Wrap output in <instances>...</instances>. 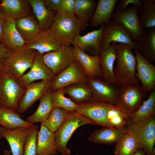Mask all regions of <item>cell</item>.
I'll use <instances>...</instances> for the list:
<instances>
[{
    "label": "cell",
    "instance_id": "6da1fadb",
    "mask_svg": "<svg viewBox=\"0 0 155 155\" xmlns=\"http://www.w3.org/2000/svg\"><path fill=\"white\" fill-rule=\"evenodd\" d=\"M132 49L127 44L116 43V65L114 74L121 86L138 84L135 76L136 60Z\"/></svg>",
    "mask_w": 155,
    "mask_h": 155
},
{
    "label": "cell",
    "instance_id": "7a4b0ae2",
    "mask_svg": "<svg viewBox=\"0 0 155 155\" xmlns=\"http://www.w3.org/2000/svg\"><path fill=\"white\" fill-rule=\"evenodd\" d=\"M127 133L131 134L136 141L138 150H142L147 155H155V115L138 123L127 120Z\"/></svg>",
    "mask_w": 155,
    "mask_h": 155
},
{
    "label": "cell",
    "instance_id": "3957f363",
    "mask_svg": "<svg viewBox=\"0 0 155 155\" xmlns=\"http://www.w3.org/2000/svg\"><path fill=\"white\" fill-rule=\"evenodd\" d=\"M88 124L98 125L93 120L76 111L69 112L63 124L54 133L58 152L63 155L70 154L71 151L67 147V144L72 134L79 127Z\"/></svg>",
    "mask_w": 155,
    "mask_h": 155
},
{
    "label": "cell",
    "instance_id": "277c9868",
    "mask_svg": "<svg viewBox=\"0 0 155 155\" xmlns=\"http://www.w3.org/2000/svg\"><path fill=\"white\" fill-rule=\"evenodd\" d=\"M88 25L75 16L69 17L57 13L50 28L61 45L70 46L76 35L86 30Z\"/></svg>",
    "mask_w": 155,
    "mask_h": 155
},
{
    "label": "cell",
    "instance_id": "5b68a950",
    "mask_svg": "<svg viewBox=\"0 0 155 155\" xmlns=\"http://www.w3.org/2000/svg\"><path fill=\"white\" fill-rule=\"evenodd\" d=\"M37 51L22 48L10 52L3 62L4 73L17 79L31 67Z\"/></svg>",
    "mask_w": 155,
    "mask_h": 155
},
{
    "label": "cell",
    "instance_id": "8992f818",
    "mask_svg": "<svg viewBox=\"0 0 155 155\" xmlns=\"http://www.w3.org/2000/svg\"><path fill=\"white\" fill-rule=\"evenodd\" d=\"M148 93L141 85L121 86L116 106L130 118L142 104Z\"/></svg>",
    "mask_w": 155,
    "mask_h": 155
},
{
    "label": "cell",
    "instance_id": "52a82bcc",
    "mask_svg": "<svg viewBox=\"0 0 155 155\" xmlns=\"http://www.w3.org/2000/svg\"><path fill=\"white\" fill-rule=\"evenodd\" d=\"M25 88L16 79L3 72L0 73V106L16 111Z\"/></svg>",
    "mask_w": 155,
    "mask_h": 155
},
{
    "label": "cell",
    "instance_id": "ba28073f",
    "mask_svg": "<svg viewBox=\"0 0 155 155\" xmlns=\"http://www.w3.org/2000/svg\"><path fill=\"white\" fill-rule=\"evenodd\" d=\"M133 40L131 34L125 27L111 20L108 24L105 25L101 51L108 48L112 42L127 44L132 49H137V44Z\"/></svg>",
    "mask_w": 155,
    "mask_h": 155
},
{
    "label": "cell",
    "instance_id": "9c48e42d",
    "mask_svg": "<svg viewBox=\"0 0 155 155\" xmlns=\"http://www.w3.org/2000/svg\"><path fill=\"white\" fill-rule=\"evenodd\" d=\"M87 83L94 100L116 106L120 88L117 86H120L100 78H88Z\"/></svg>",
    "mask_w": 155,
    "mask_h": 155
},
{
    "label": "cell",
    "instance_id": "30bf717a",
    "mask_svg": "<svg viewBox=\"0 0 155 155\" xmlns=\"http://www.w3.org/2000/svg\"><path fill=\"white\" fill-rule=\"evenodd\" d=\"M115 106L93 100L77 104L75 111L93 120L98 125L113 128L108 123L107 115L108 111Z\"/></svg>",
    "mask_w": 155,
    "mask_h": 155
},
{
    "label": "cell",
    "instance_id": "8fae6325",
    "mask_svg": "<svg viewBox=\"0 0 155 155\" xmlns=\"http://www.w3.org/2000/svg\"><path fill=\"white\" fill-rule=\"evenodd\" d=\"M53 82L40 81L32 83L26 87L17 104L16 110L18 113H25L49 90Z\"/></svg>",
    "mask_w": 155,
    "mask_h": 155
},
{
    "label": "cell",
    "instance_id": "7c38bea8",
    "mask_svg": "<svg viewBox=\"0 0 155 155\" xmlns=\"http://www.w3.org/2000/svg\"><path fill=\"white\" fill-rule=\"evenodd\" d=\"M43 59L55 75L68 67L75 60L72 48L63 45L56 50L43 54Z\"/></svg>",
    "mask_w": 155,
    "mask_h": 155
},
{
    "label": "cell",
    "instance_id": "4fadbf2b",
    "mask_svg": "<svg viewBox=\"0 0 155 155\" xmlns=\"http://www.w3.org/2000/svg\"><path fill=\"white\" fill-rule=\"evenodd\" d=\"M140 8L132 5L124 11H114L111 18L112 20L123 26L129 32L136 43L144 31L139 19Z\"/></svg>",
    "mask_w": 155,
    "mask_h": 155
},
{
    "label": "cell",
    "instance_id": "5bb4252c",
    "mask_svg": "<svg viewBox=\"0 0 155 155\" xmlns=\"http://www.w3.org/2000/svg\"><path fill=\"white\" fill-rule=\"evenodd\" d=\"M55 77V75L44 63L43 55L37 52L29 71L16 80L19 84L25 88L31 83L37 80L53 82Z\"/></svg>",
    "mask_w": 155,
    "mask_h": 155
},
{
    "label": "cell",
    "instance_id": "9a60e30c",
    "mask_svg": "<svg viewBox=\"0 0 155 155\" xmlns=\"http://www.w3.org/2000/svg\"><path fill=\"white\" fill-rule=\"evenodd\" d=\"M87 79L81 67L74 60L68 67L55 75L51 89L53 90L75 84L87 83Z\"/></svg>",
    "mask_w": 155,
    "mask_h": 155
},
{
    "label": "cell",
    "instance_id": "2e32d148",
    "mask_svg": "<svg viewBox=\"0 0 155 155\" xmlns=\"http://www.w3.org/2000/svg\"><path fill=\"white\" fill-rule=\"evenodd\" d=\"M136 60L135 75L143 89L150 93L155 90V66L145 59L139 50H134Z\"/></svg>",
    "mask_w": 155,
    "mask_h": 155
},
{
    "label": "cell",
    "instance_id": "e0dca14e",
    "mask_svg": "<svg viewBox=\"0 0 155 155\" xmlns=\"http://www.w3.org/2000/svg\"><path fill=\"white\" fill-rule=\"evenodd\" d=\"M75 60L83 70L87 78H101L99 55H90L75 45L72 48Z\"/></svg>",
    "mask_w": 155,
    "mask_h": 155
},
{
    "label": "cell",
    "instance_id": "ac0fdd59",
    "mask_svg": "<svg viewBox=\"0 0 155 155\" xmlns=\"http://www.w3.org/2000/svg\"><path fill=\"white\" fill-rule=\"evenodd\" d=\"M61 45L50 28L41 31L34 39L26 43L23 48L35 50L43 55L57 50Z\"/></svg>",
    "mask_w": 155,
    "mask_h": 155
},
{
    "label": "cell",
    "instance_id": "d6986e66",
    "mask_svg": "<svg viewBox=\"0 0 155 155\" xmlns=\"http://www.w3.org/2000/svg\"><path fill=\"white\" fill-rule=\"evenodd\" d=\"M105 26V24H101L98 29L93 30L84 35H80V33L77 34L72 44L84 51H89L94 55H99Z\"/></svg>",
    "mask_w": 155,
    "mask_h": 155
},
{
    "label": "cell",
    "instance_id": "ffe728a7",
    "mask_svg": "<svg viewBox=\"0 0 155 155\" xmlns=\"http://www.w3.org/2000/svg\"><path fill=\"white\" fill-rule=\"evenodd\" d=\"M30 127H19L9 129L0 127L1 137L7 141L11 155H22L24 143Z\"/></svg>",
    "mask_w": 155,
    "mask_h": 155
},
{
    "label": "cell",
    "instance_id": "44dd1931",
    "mask_svg": "<svg viewBox=\"0 0 155 155\" xmlns=\"http://www.w3.org/2000/svg\"><path fill=\"white\" fill-rule=\"evenodd\" d=\"M0 10L6 19L15 21L32 13V8L28 0H1Z\"/></svg>",
    "mask_w": 155,
    "mask_h": 155
},
{
    "label": "cell",
    "instance_id": "7402d4cb",
    "mask_svg": "<svg viewBox=\"0 0 155 155\" xmlns=\"http://www.w3.org/2000/svg\"><path fill=\"white\" fill-rule=\"evenodd\" d=\"M112 42L107 48L101 51L100 64L102 71L101 78L103 80L119 86H121L114 74V64L116 60L115 44Z\"/></svg>",
    "mask_w": 155,
    "mask_h": 155
},
{
    "label": "cell",
    "instance_id": "603a6c76",
    "mask_svg": "<svg viewBox=\"0 0 155 155\" xmlns=\"http://www.w3.org/2000/svg\"><path fill=\"white\" fill-rule=\"evenodd\" d=\"M26 43L16 28V21L6 19L3 27L2 44L12 51L23 48Z\"/></svg>",
    "mask_w": 155,
    "mask_h": 155
},
{
    "label": "cell",
    "instance_id": "cb8c5ba5",
    "mask_svg": "<svg viewBox=\"0 0 155 155\" xmlns=\"http://www.w3.org/2000/svg\"><path fill=\"white\" fill-rule=\"evenodd\" d=\"M126 133V127L119 128L103 127L94 131L88 140L96 144L113 145L116 144Z\"/></svg>",
    "mask_w": 155,
    "mask_h": 155
},
{
    "label": "cell",
    "instance_id": "d4e9b609",
    "mask_svg": "<svg viewBox=\"0 0 155 155\" xmlns=\"http://www.w3.org/2000/svg\"><path fill=\"white\" fill-rule=\"evenodd\" d=\"M117 1V0H99L91 20V27H98L103 24H108L111 20Z\"/></svg>",
    "mask_w": 155,
    "mask_h": 155
},
{
    "label": "cell",
    "instance_id": "484cf974",
    "mask_svg": "<svg viewBox=\"0 0 155 155\" xmlns=\"http://www.w3.org/2000/svg\"><path fill=\"white\" fill-rule=\"evenodd\" d=\"M136 43L137 49L142 56L150 63L155 61V27L145 30Z\"/></svg>",
    "mask_w": 155,
    "mask_h": 155
},
{
    "label": "cell",
    "instance_id": "4316f807",
    "mask_svg": "<svg viewBox=\"0 0 155 155\" xmlns=\"http://www.w3.org/2000/svg\"><path fill=\"white\" fill-rule=\"evenodd\" d=\"M28 0L38 22L40 30L43 31L51 28L56 14L46 8L44 0Z\"/></svg>",
    "mask_w": 155,
    "mask_h": 155
},
{
    "label": "cell",
    "instance_id": "83f0119b",
    "mask_svg": "<svg viewBox=\"0 0 155 155\" xmlns=\"http://www.w3.org/2000/svg\"><path fill=\"white\" fill-rule=\"evenodd\" d=\"M58 152L54 133L41 124L37 137V155H56Z\"/></svg>",
    "mask_w": 155,
    "mask_h": 155
},
{
    "label": "cell",
    "instance_id": "f1b7e54d",
    "mask_svg": "<svg viewBox=\"0 0 155 155\" xmlns=\"http://www.w3.org/2000/svg\"><path fill=\"white\" fill-rule=\"evenodd\" d=\"M16 28L24 40L27 42L36 37L41 31L34 14L16 21Z\"/></svg>",
    "mask_w": 155,
    "mask_h": 155
},
{
    "label": "cell",
    "instance_id": "f546056e",
    "mask_svg": "<svg viewBox=\"0 0 155 155\" xmlns=\"http://www.w3.org/2000/svg\"><path fill=\"white\" fill-rule=\"evenodd\" d=\"M51 89L49 90L40 99V104L37 109L32 115L27 117L26 121L32 124L42 122L46 119L53 108L51 100Z\"/></svg>",
    "mask_w": 155,
    "mask_h": 155
},
{
    "label": "cell",
    "instance_id": "4dcf8cb0",
    "mask_svg": "<svg viewBox=\"0 0 155 155\" xmlns=\"http://www.w3.org/2000/svg\"><path fill=\"white\" fill-rule=\"evenodd\" d=\"M22 116L15 110L0 108V125L9 129L19 127H30L34 125L22 118Z\"/></svg>",
    "mask_w": 155,
    "mask_h": 155
},
{
    "label": "cell",
    "instance_id": "1f68e13d",
    "mask_svg": "<svg viewBox=\"0 0 155 155\" xmlns=\"http://www.w3.org/2000/svg\"><path fill=\"white\" fill-rule=\"evenodd\" d=\"M63 89L65 94L77 104L94 100L91 90L87 83L73 84Z\"/></svg>",
    "mask_w": 155,
    "mask_h": 155
},
{
    "label": "cell",
    "instance_id": "d6a6232c",
    "mask_svg": "<svg viewBox=\"0 0 155 155\" xmlns=\"http://www.w3.org/2000/svg\"><path fill=\"white\" fill-rule=\"evenodd\" d=\"M142 6L138 13L139 20L145 31L155 27V0H142Z\"/></svg>",
    "mask_w": 155,
    "mask_h": 155
},
{
    "label": "cell",
    "instance_id": "836d02e7",
    "mask_svg": "<svg viewBox=\"0 0 155 155\" xmlns=\"http://www.w3.org/2000/svg\"><path fill=\"white\" fill-rule=\"evenodd\" d=\"M149 94L147 99L130 116V119L133 122H141L155 115V90Z\"/></svg>",
    "mask_w": 155,
    "mask_h": 155
},
{
    "label": "cell",
    "instance_id": "e575fe53",
    "mask_svg": "<svg viewBox=\"0 0 155 155\" xmlns=\"http://www.w3.org/2000/svg\"><path fill=\"white\" fill-rule=\"evenodd\" d=\"M69 112L60 107H54L46 119L41 124L54 133L63 124Z\"/></svg>",
    "mask_w": 155,
    "mask_h": 155
},
{
    "label": "cell",
    "instance_id": "d590c367",
    "mask_svg": "<svg viewBox=\"0 0 155 155\" xmlns=\"http://www.w3.org/2000/svg\"><path fill=\"white\" fill-rule=\"evenodd\" d=\"M97 3L93 0H75V15L81 21L88 23L92 18Z\"/></svg>",
    "mask_w": 155,
    "mask_h": 155
},
{
    "label": "cell",
    "instance_id": "8d00e7d4",
    "mask_svg": "<svg viewBox=\"0 0 155 155\" xmlns=\"http://www.w3.org/2000/svg\"><path fill=\"white\" fill-rule=\"evenodd\" d=\"M138 150L135 139L131 134L126 133L116 144L114 155H133Z\"/></svg>",
    "mask_w": 155,
    "mask_h": 155
},
{
    "label": "cell",
    "instance_id": "74e56055",
    "mask_svg": "<svg viewBox=\"0 0 155 155\" xmlns=\"http://www.w3.org/2000/svg\"><path fill=\"white\" fill-rule=\"evenodd\" d=\"M63 88L52 91L51 100L53 107H60L69 112L75 111L77 104L66 97Z\"/></svg>",
    "mask_w": 155,
    "mask_h": 155
},
{
    "label": "cell",
    "instance_id": "f35d334b",
    "mask_svg": "<svg viewBox=\"0 0 155 155\" xmlns=\"http://www.w3.org/2000/svg\"><path fill=\"white\" fill-rule=\"evenodd\" d=\"M38 126L34 125L30 128L24 143L22 155H37V137Z\"/></svg>",
    "mask_w": 155,
    "mask_h": 155
},
{
    "label": "cell",
    "instance_id": "ab89813d",
    "mask_svg": "<svg viewBox=\"0 0 155 155\" xmlns=\"http://www.w3.org/2000/svg\"><path fill=\"white\" fill-rule=\"evenodd\" d=\"M107 118L109 125L115 128L126 127L127 120L130 118L121 111L116 106L108 111Z\"/></svg>",
    "mask_w": 155,
    "mask_h": 155
},
{
    "label": "cell",
    "instance_id": "60d3db41",
    "mask_svg": "<svg viewBox=\"0 0 155 155\" xmlns=\"http://www.w3.org/2000/svg\"><path fill=\"white\" fill-rule=\"evenodd\" d=\"M75 3V0H61L57 13L65 17H74Z\"/></svg>",
    "mask_w": 155,
    "mask_h": 155
},
{
    "label": "cell",
    "instance_id": "b9f144b4",
    "mask_svg": "<svg viewBox=\"0 0 155 155\" xmlns=\"http://www.w3.org/2000/svg\"><path fill=\"white\" fill-rule=\"evenodd\" d=\"M130 4H132L140 8L142 6L140 0H122L116 6V10L118 11H124L127 9L128 5Z\"/></svg>",
    "mask_w": 155,
    "mask_h": 155
},
{
    "label": "cell",
    "instance_id": "7bdbcfd3",
    "mask_svg": "<svg viewBox=\"0 0 155 155\" xmlns=\"http://www.w3.org/2000/svg\"><path fill=\"white\" fill-rule=\"evenodd\" d=\"M61 1V0H44L46 7L52 11L58 10Z\"/></svg>",
    "mask_w": 155,
    "mask_h": 155
},
{
    "label": "cell",
    "instance_id": "ee69618b",
    "mask_svg": "<svg viewBox=\"0 0 155 155\" xmlns=\"http://www.w3.org/2000/svg\"><path fill=\"white\" fill-rule=\"evenodd\" d=\"M11 52L0 42V62L3 63Z\"/></svg>",
    "mask_w": 155,
    "mask_h": 155
},
{
    "label": "cell",
    "instance_id": "f6af8a7d",
    "mask_svg": "<svg viewBox=\"0 0 155 155\" xmlns=\"http://www.w3.org/2000/svg\"><path fill=\"white\" fill-rule=\"evenodd\" d=\"M6 19L4 14L0 10V42L2 44L3 27Z\"/></svg>",
    "mask_w": 155,
    "mask_h": 155
},
{
    "label": "cell",
    "instance_id": "bcb514c9",
    "mask_svg": "<svg viewBox=\"0 0 155 155\" xmlns=\"http://www.w3.org/2000/svg\"><path fill=\"white\" fill-rule=\"evenodd\" d=\"M133 155H146V154L142 150H137Z\"/></svg>",
    "mask_w": 155,
    "mask_h": 155
},
{
    "label": "cell",
    "instance_id": "7dc6e473",
    "mask_svg": "<svg viewBox=\"0 0 155 155\" xmlns=\"http://www.w3.org/2000/svg\"><path fill=\"white\" fill-rule=\"evenodd\" d=\"M10 150H7L4 151L3 155H11Z\"/></svg>",
    "mask_w": 155,
    "mask_h": 155
},
{
    "label": "cell",
    "instance_id": "c3c4849f",
    "mask_svg": "<svg viewBox=\"0 0 155 155\" xmlns=\"http://www.w3.org/2000/svg\"><path fill=\"white\" fill-rule=\"evenodd\" d=\"M3 63L0 62V72H3Z\"/></svg>",
    "mask_w": 155,
    "mask_h": 155
},
{
    "label": "cell",
    "instance_id": "681fc988",
    "mask_svg": "<svg viewBox=\"0 0 155 155\" xmlns=\"http://www.w3.org/2000/svg\"><path fill=\"white\" fill-rule=\"evenodd\" d=\"M75 155H80L78 154H75Z\"/></svg>",
    "mask_w": 155,
    "mask_h": 155
},
{
    "label": "cell",
    "instance_id": "f907efd6",
    "mask_svg": "<svg viewBox=\"0 0 155 155\" xmlns=\"http://www.w3.org/2000/svg\"><path fill=\"white\" fill-rule=\"evenodd\" d=\"M1 137L0 135V138Z\"/></svg>",
    "mask_w": 155,
    "mask_h": 155
},
{
    "label": "cell",
    "instance_id": "816d5d0a",
    "mask_svg": "<svg viewBox=\"0 0 155 155\" xmlns=\"http://www.w3.org/2000/svg\"></svg>",
    "mask_w": 155,
    "mask_h": 155
},
{
    "label": "cell",
    "instance_id": "f5cc1de1",
    "mask_svg": "<svg viewBox=\"0 0 155 155\" xmlns=\"http://www.w3.org/2000/svg\"></svg>",
    "mask_w": 155,
    "mask_h": 155
}]
</instances>
